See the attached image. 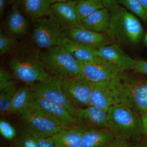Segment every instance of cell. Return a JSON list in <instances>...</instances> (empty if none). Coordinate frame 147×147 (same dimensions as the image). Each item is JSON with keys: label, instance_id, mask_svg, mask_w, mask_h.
Segmentation results:
<instances>
[{"label": "cell", "instance_id": "cell-12", "mask_svg": "<svg viewBox=\"0 0 147 147\" xmlns=\"http://www.w3.org/2000/svg\"><path fill=\"white\" fill-rule=\"evenodd\" d=\"M78 0H67L65 2H57L50 7L48 16L66 30L82 28L76 9Z\"/></svg>", "mask_w": 147, "mask_h": 147}, {"label": "cell", "instance_id": "cell-6", "mask_svg": "<svg viewBox=\"0 0 147 147\" xmlns=\"http://www.w3.org/2000/svg\"><path fill=\"white\" fill-rule=\"evenodd\" d=\"M34 21L32 40L37 47L46 50L61 45L67 30L50 16Z\"/></svg>", "mask_w": 147, "mask_h": 147}, {"label": "cell", "instance_id": "cell-39", "mask_svg": "<svg viewBox=\"0 0 147 147\" xmlns=\"http://www.w3.org/2000/svg\"><path fill=\"white\" fill-rule=\"evenodd\" d=\"M18 0H7V5H13Z\"/></svg>", "mask_w": 147, "mask_h": 147}, {"label": "cell", "instance_id": "cell-20", "mask_svg": "<svg viewBox=\"0 0 147 147\" xmlns=\"http://www.w3.org/2000/svg\"><path fill=\"white\" fill-rule=\"evenodd\" d=\"M19 7L33 20L48 15L51 6L57 0H18Z\"/></svg>", "mask_w": 147, "mask_h": 147}, {"label": "cell", "instance_id": "cell-40", "mask_svg": "<svg viewBox=\"0 0 147 147\" xmlns=\"http://www.w3.org/2000/svg\"><path fill=\"white\" fill-rule=\"evenodd\" d=\"M145 41H146V44L147 45V33L146 34V36H145Z\"/></svg>", "mask_w": 147, "mask_h": 147}, {"label": "cell", "instance_id": "cell-36", "mask_svg": "<svg viewBox=\"0 0 147 147\" xmlns=\"http://www.w3.org/2000/svg\"><path fill=\"white\" fill-rule=\"evenodd\" d=\"M7 0H0V15L2 16L4 12L5 8L7 5Z\"/></svg>", "mask_w": 147, "mask_h": 147}, {"label": "cell", "instance_id": "cell-27", "mask_svg": "<svg viewBox=\"0 0 147 147\" xmlns=\"http://www.w3.org/2000/svg\"><path fill=\"white\" fill-rule=\"evenodd\" d=\"M119 4L125 7L130 12L147 23V14L139 0H117Z\"/></svg>", "mask_w": 147, "mask_h": 147}, {"label": "cell", "instance_id": "cell-7", "mask_svg": "<svg viewBox=\"0 0 147 147\" xmlns=\"http://www.w3.org/2000/svg\"><path fill=\"white\" fill-rule=\"evenodd\" d=\"M16 115L22 124L23 131L34 137H52L65 128L30 108Z\"/></svg>", "mask_w": 147, "mask_h": 147}, {"label": "cell", "instance_id": "cell-42", "mask_svg": "<svg viewBox=\"0 0 147 147\" xmlns=\"http://www.w3.org/2000/svg\"></svg>", "mask_w": 147, "mask_h": 147}, {"label": "cell", "instance_id": "cell-18", "mask_svg": "<svg viewBox=\"0 0 147 147\" xmlns=\"http://www.w3.org/2000/svg\"><path fill=\"white\" fill-rule=\"evenodd\" d=\"M6 27L9 34L16 38L22 37L27 34L28 30V21L21 13L18 1L12 5L9 12L6 21Z\"/></svg>", "mask_w": 147, "mask_h": 147}, {"label": "cell", "instance_id": "cell-5", "mask_svg": "<svg viewBox=\"0 0 147 147\" xmlns=\"http://www.w3.org/2000/svg\"><path fill=\"white\" fill-rule=\"evenodd\" d=\"M110 128L117 137L136 140L143 135L141 116L124 105L115 104L107 112Z\"/></svg>", "mask_w": 147, "mask_h": 147}, {"label": "cell", "instance_id": "cell-33", "mask_svg": "<svg viewBox=\"0 0 147 147\" xmlns=\"http://www.w3.org/2000/svg\"><path fill=\"white\" fill-rule=\"evenodd\" d=\"M130 142L123 138L117 137L109 147H131Z\"/></svg>", "mask_w": 147, "mask_h": 147}, {"label": "cell", "instance_id": "cell-34", "mask_svg": "<svg viewBox=\"0 0 147 147\" xmlns=\"http://www.w3.org/2000/svg\"><path fill=\"white\" fill-rule=\"evenodd\" d=\"M102 1L104 7L107 8L110 12L114 10L119 5L117 0H100Z\"/></svg>", "mask_w": 147, "mask_h": 147}, {"label": "cell", "instance_id": "cell-13", "mask_svg": "<svg viewBox=\"0 0 147 147\" xmlns=\"http://www.w3.org/2000/svg\"><path fill=\"white\" fill-rule=\"evenodd\" d=\"M96 54L120 71H133L136 59L127 55L116 42L96 50Z\"/></svg>", "mask_w": 147, "mask_h": 147}, {"label": "cell", "instance_id": "cell-21", "mask_svg": "<svg viewBox=\"0 0 147 147\" xmlns=\"http://www.w3.org/2000/svg\"><path fill=\"white\" fill-rule=\"evenodd\" d=\"M110 12L105 7L100 9L86 19L82 24V27L97 32L106 33L110 25Z\"/></svg>", "mask_w": 147, "mask_h": 147}, {"label": "cell", "instance_id": "cell-19", "mask_svg": "<svg viewBox=\"0 0 147 147\" xmlns=\"http://www.w3.org/2000/svg\"><path fill=\"white\" fill-rule=\"evenodd\" d=\"M82 131L79 125L63 128L52 136L55 147H82Z\"/></svg>", "mask_w": 147, "mask_h": 147}, {"label": "cell", "instance_id": "cell-30", "mask_svg": "<svg viewBox=\"0 0 147 147\" xmlns=\"http://www.w3.org/2000/svg\"><path fill=\"white\" fill-rule=\"evenodd\" d=\"M14 76L3 67L0 69V91L16 86Z\"/></svg>", "mask_w": 147, "mask_h": 147}, {"label": "cell", "instance_id": "cell-29", "mask_svg": "<svg viewBox=\"0 0 147 147\" xmlns=\"http://www.w3.org/2000/svg\"><path fill=\"white\" fill-rule=\"evenodd\" d=\"M0 133L5 139L10 142L13 141L18 135L13 125L4 119L0 120Z\"/></svg>", "mask_w": 147, "mask_h": 147}, {"label": "cell", "instance_id": "cell-22", "mask_svg": "<svg viewBox=\"0 0 147 147\" xmlns=\"http://www.w3.org/2000/svg\"><path fill=\"white\" fill-rule=\"evenodd\" d=\"M33 100V92L29 86L17 89L14 94L7 115L20 114L29 109Z\"/></svg>", "mask_w": 147, "mask_h": 147}, {"label": "cell", "instance_id": "cell-3", "mask_svg": "<svg viewBox=\"0 0 147 147\" xmlns=\"http://www.w3.org/2000/svg\"><path fill=\"white\" fill-rule=\"evenodd\" d=\"M110 18L107 36L114 42L136 45L144 34L142 24L136 15L119 5L110 12Z\"/></svg>", "mask_w": 147, "mask_h": 147}, {"label": "cell", "instance_id": "cell-2", "mask_svg": "<svg viewBox=\"0 0 147 147\" xmlns=\"http://www.w3.org/2000/svg\"><path fill=\"white\" fill-rule=\"evenodd\" d=\"M40 52L31 47H18L7 61L14 78L29 87L50 76L42 65Z\"/></svg>", "mask_w": 147, "mask_h": 147}, {"label": "cell", "instance_id": "cell-32", "mask_svg": "<svg viewBox=\"0 0 147 147\" xmlns=\"http://www.w3.org/2000/svg\"><path fill=\"white\" fill-rule=\"evenodd\" d=\"M133 71L147 76V61L142 59H136V64Z\"/></svg>", "mask_w": 147, "mask_h": 147}, {"label": "cell", "instance_id": "cell-8", "mask_svg": "<svg viewBox=\"0 0 147 147\" xmlns=\"http://www.w3.org/2000/svg\"><path fill=\"white\" fill-rule=\"evenodd\" d=\"M32 91L44 99L63 106L75 117L77 108L66 97L62 86V80L53 76L30 87Z\"/></svg>", "mask_w": 147, "mask_h": 147}, {"label": "cell", "instance_id": "cell-9", "mask_svg": "<svg viewBox=\"0 0 147 147\" xmlns=\"http://www.w3.org/2000/svg\"><path fill=\"white\" fill-rule=\"evenodd\" d=\"M30 108L63 127L78 125L76 119L65 108L44 99L33 92Z\"/></svg>", "mask_w": 147, "mask_h": 147}, {"label": "cell", "instance_id": "cell-38", "mask_svg": "<svg viewBox=\"0 0 147 147\" xmlns=\"http://www.w3.org/2000/svg\"><path fill=\"white\" fill-rule=\"evenodd\" d=\"M139 1L147 14V0H139Z\"/></svg>", "mask_w": 147, "mask_h": 147}, {"label": "cell", "instance_id": "cell-25", "mask_svg": "<svg viewBox=\"0 0 147 147\" xmlns=\"http://www.w3.org/2000/svg\"><path fill=\"white\" fill-rule=\"evenodd\" d=\"M18 47L16 38L5 33L0 30V54L1 55L11 54Z\"/></svg>", "mask_w": 147, "mask_h": 147}, {"label": "cell", "instance_id": "cell-4", "mask_svg": "<svg viewBox=\"0 0 147 147\" xmlns=\"http://www.w3.org/2000/svg\"><path fill=\"white\" fill-rule=\"evenodd\" d=\"M40 57L50 76L63 80L81 73L79 61L61 45L40 51Z\"/></svg>", "mask_w": 147, "mask_h": 147}, {"label": "cell", "instance_id": "cell-16", "mask_svg": "<svg viewBox=\"0 0 147 147\" xmlns=\"http://www.w3.org/2000/svg\"><path fill=\"white\" fill-rule=\"evenodd\" d=\"M82 127V147H109L117 137L110 129Z\"/></svg>", "mask_w": 147, "mask_h": 147}, {"label": "cell", "instance_id": "cell-17", "mask_svg": "<svg viewBox=\"0 0 147 147\" xmlns=\"http://www.w3.org/2000/svg\"><path fill=\"white\" fill-rule=\"evenodd\" d=\"M115 104L110 81L93 83L91 93L90 105L108 112Z\"/></svg>", "mask_w": 147, "mask_h": 147}, {"label": "cell", "instance_id": "cell-11", "mask_svg": "<svg viewBox=\"0 0 147 147\" xmlns=\"http://www.w3.org/2000/svg\"><path fill=\"white\" fill-rule=\"evenodd\" d=\"M79 63L80 74L88 81L94 84L111 81L121 71L98 57L93 60L79 62Z\"/></svg>", "mask_w": 147, "mask_h": 147}, {"label": "cell", "instance_id": "cell-31", "mask_svg": "<svg viewBox=\"0 0 147 147\" xmlns=\"http://www.w3.org/2000/svg\"><path fill=\"white\" fill-rule=\"evenodd\" d=\"M34 137L38 147H55L52 137Z\"/></svg>", "mask_w": 147, "mask_h": 147}, {"label": "cell", "instance_id": "cell-23", "mask_svg": "<svg viewBox=\"0 0 147 147\" xmlns=\"http://www.w3.org/2000/svg\"><path fill=\"white\" fill-rule=\"evenodd\" d=\"M61 45L79 62H87L97 57L96 50L86 47L65 37Z\"/></svg>", "mask_w": 147, "mask_h": 147}, {"label": "cell", "instance_id": "cell-15", "mask_svg": "<svg viewBox=\"0 0 147 147\" xmlns=\"http://www.w3.org/2000/svg\"><path fill=\"white\" fill-rule=\"evenodd\" d=\"M75 118L83 127L110 129L107 112L94 105L77 108Z\"/></svg>", "mask_w": 147, "mask_h": 147}, {"label": "cell", "instance_id": "cell-37", "mask_svg": "<svg viewBox=\"0 0 147 147\" xmlns=\"http://www.w3.org/2000/svg\"><path fill=\"white\" fill-rule=\"evenodd\" d=\"M131 147H147V141L144 142L136 143L132 145Z\"/></svg>", "mask_w": 147, "mask_h": 147}, {"label": "cell", "instance_id": "cell-24", "mask_svg": "<svg viewBox=\"0 0 147 147\" xmlns=\"http://www.w3.org/2000/svg\"><path fill=\"white\" fill-rule=\"evenodd\" d=\"M103 7H105L100 0H78L76 5V11L81 23L95 11Z\"/></svg>", "mask_w": 147, "mask_h": 147}, {"label": "cell", "instance_id": "cell-1", "mask_svg": "<svg viewBox=\"0 0 147 147\" xmlns=\"http://www.w3.org/2000/svg\"><path fill=\"white\" fill-rule=\"evenodd\" d=\"M115 104L124 105L142 116L147 112V76L120 71L110 81Z\"/></svg>", "mask_w": 147, "mask_h": 147}, {"label": "cell", "instance_id": "cell-28", "mask_svg": "<svg viewBox=\"0 0 147 147\" xmlns=\"http://www.w3.org/2000/svg\"><path fill=\"white\" fill-rule=\"evenodd\" d=\"M10 147H38L36 139L31 134L21 131L11 143Z\"/></svg>", "mask_w": 147, "mask_h": 147}, {"label": "cell", "instance_id": "cell-35", "mask_svg": "<svg viewBox=\"0 0 147 147\" xmlns=\"http://www.w3.org/2000/svg\"><path fill=\"white\" fill-rule=\"evenodd\" d=\"M143 124V135L147 137V112L141 116Z\"/></svg>", "mask_w": 147, "mask_h": 147}, {"label": "cell", "instance_id": "cell-10", "mask_svg": "<svg viewBox=\"0 0 147 147\" xmlns=\"http://www.w3.org/2000/svg\"><path fill=\"white\" fill-rule=\"evenodd\" d=\"M92 84L81 74L62 80V86L65 94L77 108H85L90 105Z\"/></svg>", "mask_w": 147, "mask_h": 147}, {"label": "cell", "instance_id": "cell-41", "mask_svg": "<svg viewBox=\"0 0 147 147\" xmlns=\"http://www.w3.org/2000/svg\"><path fill=\"white\" fill-rule=\"evenodd\" d=\"M67 0H57V2H65Z\"/></svg>", "mask_w": 147, "mask_h": 147}, {"label": "cell", "instance_id": "cell-14", "mask_svg": "<svg viewBox=\"0 0 147 147\" xmlns=\"http://www.w3.org/2000/svg\"><path fill=\"white\" fill-rule=\"evenodd\" d=\"M66 37L74 42L94 50L114 42L108 36L83 27L67 30L66 32Z\"/></svg>", "mask_w": 147, "mask_h": 147}, {"label": "cell", "instance_id": "cell-26", "mask_svg": "<svg viewBox=\"0 0 147 147\" xmlns=\"http://www.w3.org/2000/svg\"><path fill=\"white\" fill-rule=\"evenodd\" d=\"M16 89L15 86L0 91V113L2 115L8 114Z\"/></svg>", "mask_w": 147, "mask_h": 147}]
</instances>
